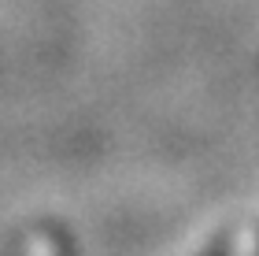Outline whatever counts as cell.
<instances>
[{
	"instance_id": "6da1fadb",
	"label": "cell",
	"mask_w": 259,
	"mask_h": 256,
	"mask_svg": "<svg viewBox=\"0 0 259 256\" xmlns=\"http://www.w3.org/2000/svg\"><path fill=\"white\" fill-rule=\"evenodd\" d=\"M233 249H237L241 256H259V227L252 230V238H248V241H233Z\"/></svg>"
}]
</instances>
